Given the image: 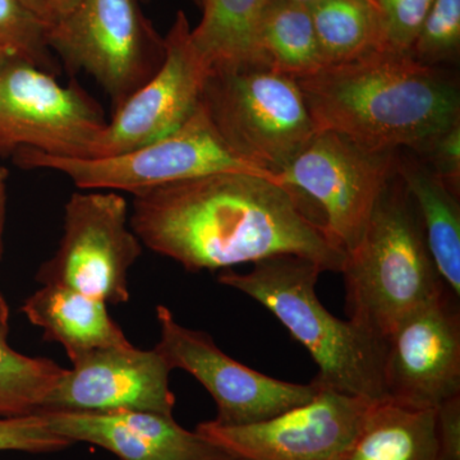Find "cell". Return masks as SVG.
<instances>
[{"label":"cell","instance_id":"1","mask_svg":"<svg viewBox=\"0 0 460 460\" xmlns=\"http://www.w3.org/2000/svg\"><path fill=\"white\" fill-rule=\"evenodd\" d=\"M307 204L281 181L217 172L136 193L129 224L144 246L189 271L293 255L341 272L345 253Z\"/></svg>","mask_w":460,"mask_h":460},{"label":"cell","instance_id":"2","mask_svg":"<svg viewBox=\"0 0 460 460\" xmlns=\"http://www.w3.org/2000/svg\"><path fill=\"white\" fill-rule=\"evenodd\" d=\"M317 132L374 153L420 155L460 123L458 83L440 66L384 50L296 80Z\"/></svg>","mask_w":460,"mask_h":460},{"label":"cell","instance_id":"3","mask_svg":"<svg viewBox=\"0 0 460 460\" xmlns=\"http://www.w3.org/2000/svg\"><path fill=\"white\" fill-rule=\"evenodd\" d=\"M323 271L305 257L283 255L253 263L247 274L220 272L217 281L255 299L304 345L319 367L316 385L367 401L385 398V341L326 310L316 295Z\"/></svg>","mask_w":460,"mask_h":460},{"label":"cell","instance_id":"4","mask_svg":"<svg viewBox=\"0 0 460 460\" xmlns=\"http://www.w3.org/2000/svg\"><path fill=\"white\" fill-rule=\"evenodd\" d=\"M348 319L385 341L408 314L447 289L413 199L396 174L343 268Z\"/></svg>","mask_w":460,"mask_h":460},{"label":"cell","instance_id":"5","mask_svg":"<svg viewBox=\"0 0 460 460\" xmlns=\"http://www.w3.org/2000/svg\"><path fill=\"white\" fill-rule=\"evenodd\" d=\"M201 105L238 156L278 175L317 133L296 78L269 68L213 72Z\"/></svg>","mask_w":460,"mask_h":460},{"label":"cell","instance_id":"6","mask_svg":"<svg viewBox=\"0 0 460 460\" xmlns=\"http://www.w3.org/2000/svg\"><path fill=\"white\" fill-rule=\"evenodd\" d=\"M13 157L21 168L65 174L80 190L132 195L217 172H247L281 181L275 172L238 156L215 129L201 102L198 111L177 131L129 153L95 159H69L20 148Z\"/></svg>","mask_w":460,"mask_h":460},{"label":"cell","instance_id":"7","mask_svg":"<svg viewBox=\"0 0 460 460\" xmlns=\"http://www.w3.org/2000/svg\"><path fill=\"white\" fill-rule=\"evenodd\" d=\"M45 40L72 75L83 71L98 81L113 111L155 75L165 58L164 38L138 0H78L48 25Z\"/></svg>","mask_w":460,"mask_h":460},{"label":"cell","instance_id":"8","mask_svg":"<svg viewBox=\"0 0 460 460\" xmlns=\"http://www.w3.org/2000/svg\"><path fill=\"white\" fill-rule=\"evenodd\" d=\"M104 111L77 83L9 58L0 68V155L32 148L47 155L93 159L107 131Z\"/></svg>","mask_w":460,"mask_h":460},{"label":"cell","instance_id":"9","mask_svg":"<svg viewBox=\"0 0 460 460\" xmlns=\"http://www.w3.org/2000/svg\"><path fill=\"white\" fill-rule=\"evenodd\" d=\"M126 199L114 190L72 193L56 252L36 272L40 286L71 288L107 305L129 301V271L142 242L129 224Z\"/></svg>","mask_w":460,"mask_h":460},{"label":"cell","instance_id":"10","mask_svg":"<svg viewBox=\"0 0 460 460\" xmlns=\"http://www.w3.org/2000/svg\"><path fill=\"white\" fill-rule=\"evenodd\" d=\"M396 153H374L338 133L317 132L279 177L317 205L329 238L347 253L395 175Z\"/></svg>","mask_w":460,"mask_h":460},{"label":"cell","instance_id":"11","mask_svg":"<svg viewBox=\"0 0 460 460\" xmlns=\"http://www.w3.org/2000/svg\"><path fill=\"white\" fill-rule=\"evenodd\" d=\"M160 328L157 352L172 370H183L208 390L217 404L214 420L224 426H243L270 420L313 401L320 386L287 383L235 361L202 330L181 325L165 305L156 307Z\"/></svg>","mask_w":460,"mask_h":460},{"label":"cell","instance_id":"12","mask_svg":"<svg viewBox=\"0 0 460 460\" xmlns=\"http://www.w3.org/2000/svg\"><path fill=\"white\" fill-rule=\"evenodd\" d=\"M371 402L320 387L316 396L262 422L196 426L235 460H341L358 434Z\"/></svg>","mask_w":460,"mask_h":460},{"label":"cell","instance_id":"13","mask_svg":"<svg viewBox=\"0 0 460 460\" xmlns=\"http://www.w3.org/2000/svg\"><path fill=\"white\" fill-rule=\"evenodd\" d=\"M459 296L449 288L402 319L385 339L386 398L438 408L460 395Z\"/></svg>","mask_w":460,"mask_h":460},{"label":"cell","instance_id":"14","mask_svg":"<svg viewBox=\"0 0 460 460\" xmlns=\"http://www.w3.org/2000/svg\"><path fill=\"white\" fill-rule=\"evenodd\" d=\"M164 357L135 345L93 350L72 362L40 411H154L172 416L175 396Z\"/></svg>","mask_w":460,"mask_h":460},{"label":"cell","instance_id":"15","mask_svg":"<svg viewBox=\"0 0 460 460\" xmlns=\"http://www.w3.org/2000/svg\"><path fill=\"white\" fill-rule=\"evenodd\" d=\"M164 41V62L148 83L113 111L96 157L119 155L160 140L198 111L210 74L193 49L184 12H178Z\"/></svg>","mask_w":460,"mask_h":460},{"label":"cell","instance_id":"16","mask_svg":"<svg viewBox=\"0 0 460 460\" xmlns=\"http://www.w3.org/2000/svg\"><path fill=\"white\" fill-rule=\"evenodd\" d=\"M72 444L102 447L119 460H235L172 416L154 411H38Z\"/></svg>","mask_w":460,"mask_h":460},{"label":"cell","instance_id":"17","mask_svg":"<svg viewBox=\"0 0 460 460\" xmlns=\"http://www.w3.org/2000/svg\"><path fill=\"white\" fill-rule=\"evenodd\" d=\"M42 337L65 348L74 362L93 350L132 344L109 314L108 305L66 287L41 286L21 308Z\"/></svg>","mask_w":460,"mask_h":460},{"label":"cell","instance_id":"18","mask_svg":"<svg viewBox=\"0 0 460 460\" xmlns=\"http://www.w3.org/2000/svg\"><path fill=\"white\" fill-rule=\"evenodd\" d=\"M396 174L413 199L436 269L445 286L460 296V205L454 192L414 155L396 153Z\"/></svg>","mask_w":460,"mask_h":460},{"label":"cell","instance_id":"19","mask_svg":"<svg viewBox=\"0 0 460 460\" xmlns=\"http://www.w3.org/2000/svg\"><path fill=\"white\" fill-rule=\"evenodd\" d=\"M438 408L390 398L371 402L358 434L341 460H435Z\"/></svg>","mask_w":460,"mask_h":460},{"label":"cell","instance_id":"20","mask_svg":"<svg viewBox=\"0 0 460 460\" xmlns=\"http://www.w3.org/2000/svg\"><path fill=\"white\" fill-rule=\"evenodd\" d=\"M270 0H205L202 18L190 29L193 49L208 74L265 68L259 30Z\"/></svg>","mask_w":460,"mask_h":460},{"label":"cell","instance_id":"21","mask_svg":"<svg viewBox=\"0 0 460 460\" xmlns=\"http://www.w3.org/2000/svg\"><path fill=\"white\" fill-rule=\"evenodd\" d=\"M310 11L323 66L389 50L383 16L374 5L357 0H316Z\"/></svg>","mask_w":460,"mask_h":460},{"label":"cell","instance_id":"22","mask_svg":"<svg viewBox=\"0 0 460 460\" xmlns=\"http://www.w3.org/2000/svg\"><path fill=\"white\" fill-rule=\"evenodd\" d=\"M262 66L298 78L323 68L319 42L310 7L288 0H270L259 30Z\"/></svg>","mask_w":460,"mask_h":460},{"label":"cell","instance_id":"23","mask_svg":"<svg viewBox=\"0 0 460 460\" xmlns=\"http://www.w3.org/2000/svg\"><path fill=\"white\" fill-rule=\"evenodd\" d=\"M9 319H0V416L38 413L66 368L30 357L8 343Z\"/></svg>","mask_w":460,"mask_h":460},{"label":"cell","instance_id":"24","mask_svg":"<svg viewBox=\"0 0 460 460\" xmlns=\"http://www.w3.org/2000/svg\"><path fill=\"white\" fill-rule=\"evenodd\" d=\"M47 23L20 0H0V58H16L58 75L45 40Z\"/></svg>","mask_w":460,"mask_h":460},{"label":"cell","instance_id":"25","mask_svg":"<svg viewBox=\"0 0 460 460\" xmlns=\"http://www.w3.org/2000/svg\"><path fill=\"white\" fill-rule=\"evenodd\" d=\"M460 0H434L411 49V56L429 66L458 60Z\"/></svg>","mask_w":460,"mask_h":460},{"label":"cell","instance_id":"26","mask_svg":"<svg viewBox=\"0 0 460 460\" xmlns=\"http://www.w3.org/2000/svg\"><path fill=\"white\" fill-rule=\"evenodd\" d=\"M72 445L71 441L56 434L40 413L0 416V453H58Z\"/></svg>","mask_w":460,"mask_h":460},{"label":"cell","instance_id":"27","mask_svg":"<svg viewBox=\"0 0 460 460\" xmlns=\"http://www.w3.org/2000/svg\"><path fill=\"white\" fill-rule=\"evenodd\" d=\"M384 25L387 49L411 54V47L428 16L434 0H377Z\"/></svg>","mask_w":460,"mask_h":460},{"label":"cell","instance_id":"28","mask_svg":"<svg viewBox=\"0 0 460 460\" xmlns=\"http://www.w3.org/2000/svg\"><path fill=\"white\" fill-rule=\"evenodd\" d=\"M416 155V154H414ZM441 181L459 193L460 187V123L435 138L420 155Z\"/></svg>","mask_w":460,"mask_h":460},{"label":"cell","instance_id":"29","mask_svg":"<svg viewBox=\"0 0 460 460\" xmlns=\"http://www.w3.org/2000/svg\"><path fill=\"white\" fill-rule=\"evenodd\" d=\"M435 460H460V395L438 407V452Z\"/></svg>","mask_w":460,"mask_h":460},{"label":"cell","instance_id":"30","mask_svg":"<svg viewBox=\"0 0 460 460\" xmlns=\"http://www.w3.org/2000/svg\"><path fill=\"white\" fill-rule=\"evenodd\" d=\"M8 171L0 166V259L3 253V237H4L5 211H7Z\"/></svg>","mask_w":460,"mask_h":460},{"label":"cell","instance_id":"31","mask_svg":"<svg viewBox=\"0 0 460 460\" xmlns=\"http://www.w3.org/2000/svg\"><path fill=\"white\" fill-rule=\"evenodd\" d=\"M77 2L78 0H47L50 14V23L54 22L58 18L66 16L68 12L74 9Z\"/></svg>","mask_w":460,"mask_h":460},{"label":"cell","instance_id":"32","mask_svg":"<svg viewBox=\"0 0 460 460\" xmlns=\"http://www.w3.org/2000/svg\"><path fill=\"white\" fill-rule=\"evenodd\" d=\"M20 2L22 3L30 12H32L36 17L40 18L47 25H49L50 14L49 9H48L47 0H20Z\"/></svg>","mask_w":460,"mask_h":460},{"label":"cell","instance_id":"33","mask_svg":"<svg viewBox=\"0 0 460 460\" xmlns=\"http://www.w3.org/2000/svg\"><path fill=\"white\" fill-rule=\"evenodd\" d=\"M288 2L296 3V4L305 5V7H311L316 0H288Z\"/></svg>","mask_w":460,"mask_h":460},{"label":"cell","instance_id":"34","mask_svg":"<svg viewBox=\"0 0 460 460\" xmlns=\"http://www.w3.org/2000/svg\"><path fill=\"white\" fill-rule=\"evenodd\" d=\"M357 2L367 3V4H371V5H374V7L378 8L377 0H357ZM378 9H380V8H378Z\"/></svg>","mask_w":460,"mask_h":460},{"label":"cell","instance_id":"35","mask_svg":"<svg viewBox=\"0 0 460 460\" xmlns=\"http://www.w3.org/2000/svg\"><path fill=\"white\" fill-rule=\"evenodd\" d=\"M190 2H192L193 4L198 5V7L201 9L202 5H204L205 0H190Z\"/></svg>","mask_w":460,"mask_h":460},{"label":"cell","instance_id":"36","mask_svg":"<svg viewBox=\"0 0 460 460\" xmlns=\"http://www.w3.org/2000/svg\"><path fill=\"white\" fill-rule=\"evenodd\" d=\"M7 59H9V58H0V68H2L3 63H4Z\"/></svg>","mask_w":460,"mask_h":460},{"label":"cell","instance_id":"37","mask_svg":"<svg viewBox=\"0 0 460 460\" xmlns=\"http://www.w3.org/2000/svg\"><path fill=\"white\" fill-rule=\"evenodd\" d=\"M0 319H7V317H0Z\"/></svg>","mask_w":460,"mask_h":460}]
</instances>
